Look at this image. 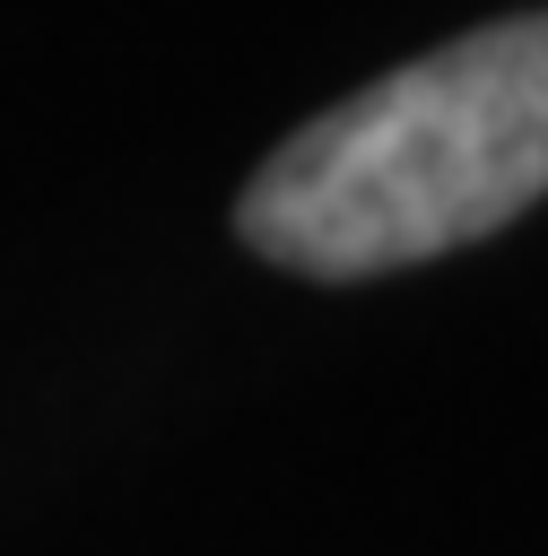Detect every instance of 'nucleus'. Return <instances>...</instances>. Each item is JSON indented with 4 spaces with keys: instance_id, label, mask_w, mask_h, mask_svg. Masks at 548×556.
I'll use <instances>...</instances> for the list:
<instances>
[{
    "instance_id": "1",
    "label": "nucleus",
    "mask_w": 548,
    "mask_h": 556,
    "mask_svg": "<svg viewBox=\"0 0 548 556\" xmlns=\"http://www.w3.org/2000/svg\"><path fill=\"white\" fill-rule=\"evenodd\" d=\"M548 191V9L452 35L313 113L235 200L261 261L374 278L513 226Z\"/></svg>"
}]
</instances>
